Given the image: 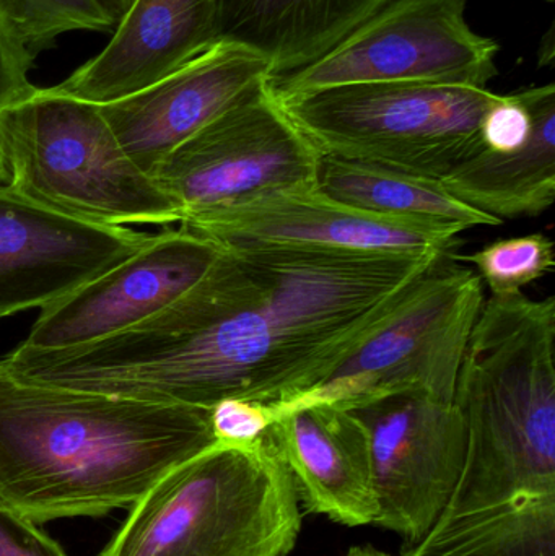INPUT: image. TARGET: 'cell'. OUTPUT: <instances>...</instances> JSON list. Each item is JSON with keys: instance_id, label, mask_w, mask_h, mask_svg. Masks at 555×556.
Here are the masks:
<instances>
[{"instance_id": "obj_1", "label": "cell", "mask_w": 555, "mask_h": 556, "mask_svg": "<svg viewBox=\"0 0 555 556\" xmlns=\"http://www.w3.org/2000/svg\"><path fill=\"white\" fill-rule=\"evenodd\" d=\"M443 260L225 248L207 276L150 319L88 345H20L5 363L29 381L78 391L279 407L325 378Z\"/></svg>"}, {"instance_id": "obj_2", "label": "cell", "mask_w": 555, "mask_h": 556, "mask_svg": "<svg viewBox=\"0 0 555 556\" xmlns=\"http://www.w3.org/2000/svg\"><path fill=\"white\" fill-rule=\"evenodd\" d=\"M215 443L209 408L41 384L0 358V503L36 525L133 508Z\"/></svg>"}, {"instance_id": "obj_3", "label": "cell", "mask_w": 555, "mask_h": 556, "mask_svg": "<svg viewBox=\"0 0 555 556\" xmlns=\"http://www.w3.org/2000/svg\"><path fill=\"white\" fill-rule=\"evenodd\" d=\"M555 298L492 294L472 327L453 402L466 459L439 519L555 495Z\"/></svg>"}, {"instance_id": "obj_4", "label": "cell", "mask_w": 555, "mask_h": 556, "mask_svg": "<svg viewBox=\"0 0 555 556\" xmlns=\"http://www.w3.org/2000/svg\"><path fill=\"white\" fill-rule=\"evenodd\" d=\"M300 528L292 473L266 438L215 443L165 473L98 556H287Z\"/></svg>"}, {"instance_id": "obj_5", "label": "cell", "mask_w": 555, "mask_h": 556, "mask_svg": "<svg viewBox=\"0 0 555 556\" xmlns=\"http://www.w3.org/2000/svg\"><path fill=\"white\" fill-rule=\"evenodd\" d=\"M0 152L10 188L94 224H181L152 175L121 149L100 106L33 88L0 114Z\"/></svg>"}, {"instance_id": "obj_6", "label": "cell", "mask_w": 555, "mask_h": 556, "mask_svg": "<svg viewBox=\"0 0 555 556\" xmlns=\"http://www.w3.org/2000/svg\"><path fill=\"white\" fill-rule=\"evenodd\" d=\"M502 94L433 84H355L279 101L323 155L442 179L484 149L481 123Z\"/></svg>"}, {"instance_id": "obj_7", "label": "cell", "mask_w": 555, "mask_h": 556, "mask_svg": "<svg viewBox=\"0 0 555 556\" xmlns=\"http://www.w3.org/2000/svg\"><path fill=\"white\" fill-rule=\"evenodd\" d=\"M449 260L417 278L364 339L308 391L279 407L349 405L401 392L453 402L472 327L484 304L475 270Z\"/></svg>"}, {"instance_id": "obj_8", "label": "cell", "mask_w": 555, "mask_h": 556, "mask_svg": "<svg viewBox=\"0 0 555 556\" xmlns=\"http://www.w3.org/2000/svg\"><path fill=\"white\" fill-rule=\"evenodd\" d=\"M468 0H390L305 67L270 75L277 101L355 84L488 88L499 45L466 22Z\"/></svg>"}, {"instance_id": "obj_9", "label": "cell", "mask_w": 555, "mask_h": 556, "mask_svg": "<svg viewBox=\"0 0 555 556\" xmlns=\"http://www.w3.org/2000/svg\"><path fill=\"white\" fill-rule=\"evenodd\" d=\"M321 156L264 85L173 150L152 176L185 222L264 192L316 185Z\"/></svg>"}, {"instance_id": "obj_10", "label": "cell", "mask_w": 555, "mask_h": 556, "mask_svg": "<svg viewBox=\"0 0 555 556\" xmlns=\"http://www.w3.org/2000/svg\"><path fill=\"white\" fill-rule=\"evenodd\" d=\"M367 431L378 500L375 525L420 541L452 500L466 459V425L455 402L422 392L339 405Z\"/></svg>"}, {"instance_id": "obj_11", "label": "cell", "mask_w": 555, "mask_h": 556, "mask_svg": "<svg viewBox=\"0 0 555 556\" xmlns=\"http://www.w3.org/2000/svg\"><path fill=\"white\" fill-rule=\"evenodd\" d=\"M179 225L228 250L452 257L458 244V235L452 231L349 207L323 194L316 185L264 192Z\"/></svg>"}, {"instance_id": "obj_12", "label": "cell", "mask_w": 555, "mask_h": 556, "mask_svg": "<svg viewBox=\"0 0 555 556\" xmlns=\"http://www.w3.org/2000/svg\"><path fill=\"white\" fill-rule=\"evenodd\" d=\"M224 253L182 227L152 235L133 256L41 309L22 345L72 349L124 332L185 296Z\"/></svg>"}, {"instance_id": "obj_13", "label": "cell", "mask_w": 555, "mask_h": 556, "mask_svg": "<svg viewBox=\"0 0 555 556\" xmlns=\"http://www.w3.org/2000/svg\"><path fill=\"white\" fill-rule=\"evenodd\" d=\"M150 237L72 217L0 185V319L45 309L133 256Z\"/></svg>"}, {"instance_id": "obj_14", "label": "cell", "mask_w": 555, "mask_h": 556, "mask_svg": "<svg viewBox=\"0 0 555 556\" xmlns=\"http://www.w3.org/2000/svg\"><path fill=\"white\" fill-rule=\"evenodd\" d=\"M269 77L260 52L218 39L149 87L98 106L121 149L153 175L173 150L263 88Z\"/></svg>"}, {"instance_id": "obj_15", "label": "cell", "mask_w": 555, "mask_h": 556, "mask_svg": "<svg viewBox=\"0 0 555 556\" xmlns=\"http://www.w3.org/2000/svg\"><path fill=\"white\" fill-rule=\"evenodd\" d=\"M222 0H134L110 42L52 91L104 104L149 87L220 39Z\"/></svg>"}, {"instance_id": "obj_16", "label": "cell", "mask_w": 555, "mask_h": 556, "mask_svg": "<svg viewBox=\"0 0 555 556\" xmlns=\"http://www.w3.org/2000/svg\"><path fill=\"white\" fill-rule=\"evenodd\" d=\"M292 473L306 511L339 525H375L378 500L364 425L336 404L290 408L264 434Z\"/></svg>"}, {"instance_id": "obj_17", "label": "cell", "mask_w": 555, "mask_h": 556, "mask_svg": "<svg viewBox=\"0 0 555 556\" xmlns=\"http://www.w3.org/2000/svg\"><path fill=\"white\" fill-rule=\"evenodd\" d=\"M520 93L533 117L527 143L508 153L482 149L440 179L453 198L501 222L537 217L555 199V85Z\"/></svg>"}, {"instance_id": "obj_18", "label": "cell", "mask_w": 555, "mask_h": 556, "mask_svg": "<svg viewBox=\"0 0 555 556\" xmlns=\"http://www.w3.org/2000/svg\"><path fill=\"white\" fill-rule=\"evenodd\" d=\"M390 0H222L220 39L260 52L270 75L312 64Z\"/></svg>"}, {"instance_id": "obj_19", "label": "cell", "mask_w": 555, "mask_h": 556, "mask_svg": "<svg viewBox=\"0 0 555 556\" xmlns=\"http://www.w3.org/2000/svg\"><path fill=\"white\" fill-rule=\"evenodd\" d=\"M316 188L332 201L396 220L416 222L463 233L502 222L453 198L440 179L357 160L323 155Z\"/></svg>"}, {"instance_id": "obj_20", "label": "cell", "mask_w": 555, "mask_h": 556, "mask_svg": "<svg viewBox=\"0 0 555 556\" xmlns=\"http://www.w3.org/2000/svg\"><path fill=\"white\" fill-rule=\"evenodd\" d=\"M401 556H555V495L439 519Z\"/></svg>"}, {"instance_id": "obj_21", "label": "cell", "mask_w": 555, "mask_h": 556, "mask_svg": "<svg viewBox=\"0 0 555 556\" xmlns=\"http://www.w3.org/2000/svg\"><path fill=\"white\" fill-rule=\"evenodd\" d=\"M0 13L33 58L64 33L113 31L116 26L98 0H0Z\"/></svg>"}, {"instance_id": "obj_22", "label": "cell", "mask_w": 555, "mask_h": 556, "mask_svg": "<svg viewBox=\"0 0 555 556\" xmlns=\"http://www.w3.org/2000/svg\"><path fill=\"white\" fill-rule=\"evenodd\" d=\"M452 260L472 264L492 294H510L553 273L554 243L543 233L507 238Z\"/></svg>"}, {"instance_id": "obj_23", "label": "cell", "mask_w": 555, "mask_h": 556, "mask_svg": "<svg viewBox=\"0 0 555 556\" xmlns=\"http://www.w3.org/2000/svg\"><path fill=\"white\" fill-rule=\"evenodd\" d=\"M212 433L217 443L250 446L257 443L273 425L269 407L247 399H222L209 408Z\"/></svg>"}, {"instance_id": "obj_24", "label": "cell", "mask_w": 555, "mask_h": 556, "mask_svg": "<svg viewBox=\"0 0 555 556\" xmlns=\"http://www.w3.org/2000/svg\"><path fill=\"white\" fill-rule=\"evenodd\" d=\"M531 129L533 117L520 91L502 94L482 117V146L489 152H515L530 139Z\"/></svg>"}, {"instance_id": "obj_25", "label": "cell", "mask_w": 555, "mask_h": 556, "mask_svg": "<svg viewBox=\"0 0 555 556\" xmlns=\"http://www.w3.org/2000/svg\"><path fill=\"white\" fill-rule=\"evenodd\" d=\"M33 58L0 13V114L25 98L35 85L29 80ZM0 185H9V173L0 152Z\"/></svg>"}, {"instance_id": "obj_26", "label": "cell", "mask_w": 555, "mask_h": 556, "mask_svg": "<svg viewBox=\"0 0 555 556\" xmlns=\"http://www.w3.org/2000/svg\"><path fill=\"white\" fill-rule=\"evenodd\" d=\"M0 556H67L39 525L0 503Z\"/></svg>"}, {"instance_id": "obj_27", "label": "cell", "mask_w": 555, "mask_h": 556, "mask_svg": "<svg viewBox=\"0 0 555 556\" xmlns=\"http://www.w3.org/2000/svg\"><path fill=\"white\" fill-rule=\"evenodd\" d=\"M133 2L134 0H98V3L106 10L108 15L116 23L127 12V9L133 5Z\"/></svg>"}, {"instance_id": "obj_28", "label": "cell", "mask_w": 555, "mask_h": 556, "mask_svg": "<svg viewBox=\"0 0 555 556\" xmlns=\"http://www.w3.org/2000/svg\"><path fill=\"white\" fill-rule=\"evenodd\" d=\"M555 58V45H554V26H551L550 31L543 38V45L540 49V65L546 67V65H553Z\"/></svg>"}, {"instance_id": "obj_29", "label": "cell", "mask_w": 555, "mask_h": 556, "mask_svg": "<svg viewBox=\"0 0 555 556\" xmlns=\"http://www.w3.org/2000/svg\"><path fill=\"white\" fill-rule=\"evenodd\" d=\"M348 556H390L371 547H354L349 551Z\"/></svg>"}]
</instances>
